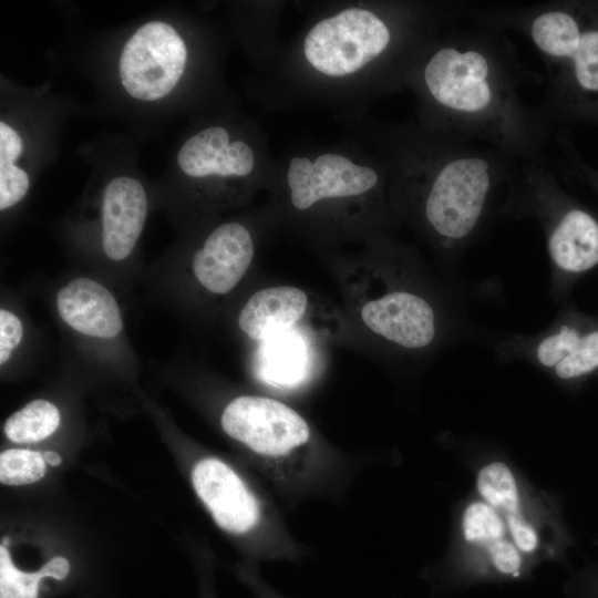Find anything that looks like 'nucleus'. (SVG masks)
<instances>
[{
    "label": "nucleus",
    "mask_w": 598,
    "mask_h": 598,
    "mask_svg": "<svg viewBox=\"0 0 598 598\" xmlns=\"http://www.w3.org/2000/svg\"><path fill=\"white\" fill-rule=\"evenodd\" d=\"M354 136L385 161L392 209L444 261H458L497 213L519 161L417 121L379 123L351 113Z\"/></svg>",
    "instance_id": "f257e3e1"
},
{
    "label": "nucleus",
    "mask_w": 598,
    "mask_h": 598,
    "mask_svg": "<svg viewBox=\"0 0 598 598\" xmlns=\"http://www.w3.org/2000/svg\"><path fill=\"white\" fill-rule=\"evenodd\" d=\"M464 6L367 1L318 13L281 59L280 93L355 113L361 103L405 87L422 53L446 23L462 19Z\"/></svg>",
    "instance_id": "f03ea898"
},
{
    "label": "nucleus",
    "mask_w": 598,
    "mask_h": 598,
    "mask_svg": "<svg viewBox=\"0 0 598 598\" xmlns=\"http://www.w3.org/2000/svg\"><path fill=\"white\" fill-rule=\"evenodd\" d=\"M538 80L503 30L472 22L441 31L412 68L405 87L416 97L421 124L493 146L519 162L547 164L550 123L520 95L523 85Z\"/></svg>",
    "instance_id": "7ed1b4c3"
},
{
    "label": "nucleus",
    "mask_w": 598,
    "mask_h": 598,
    "mask_svg": "<svg viewBox=\"0 0 598 598\" xmlns=\"http://www.w3.org/2000/svg\"><path fill=\"white\" fill-rule=\"evenodd\" d=\"M383 157L351 142L300 147L277 161L269 187L286 214L310 226L382 235L398 225L389 199Z\"/></svg>",
    "instance_id": "20e7f679"
},
{
    "label": "nucleus",
    "mask_w": 598,
    "mask_h": 598,
    "mask_svg": "<svg viewBox=\"0 0 598 598\" xmlns=\"http://www.w3.org/2000/svg\"><path fill=\"white\" fill-rule=\"evenodd\" d=\"M220 425L256 458L270 489L287 505L340 496L359 467L321 442L298 411L274 398H234Z\"/></svg>",
    "instance_id": "39448f33"
},
{
    "label": "nucleus",
    "mask_w": 598,
    "mask_h": 598,
    "mask_svg": "<svg viewBox=\"0 0 598 598\" xmlns=\"http://www.w3.org/2000/svg\"><path fill=\"white\" fill-rule=\"evenodd\" d=\"M496 215L538 223L556 302L565 303L579 279L598 267V216L566 195L547 164L519 162Z\"/></svg>",
    "instance_id": "423d86ee"
},
{
    "label": "nucleus",
    "mask_w": 598,
    "mask_h": 598,
    "mask_svg": "<svg viewBox=\"0 0 598 598\" xmlns=\"http://www.w3.org/2000/svg\"><path fill=\"white\" fill-rule=\"evenodd\" d=\"M193 487L224 532L249 540L254 556L269 561H300L307 547L290 530L276 495L258 492L224 460H198L190 474Z\"/></svg>",
    "instance_id": "0eeeda50"
},
{
    "label": "nucleus",
    "mask_w": 598,
    "mask_h": 598,
    "mask_svg": "<svg viewBox=\"0 0 598 598\" xmlns=\"http://www.w3.org/2000/svg\"><path fill=\"white\" fill-rule=\"evenodd\" d=\"M176 165L184 178L202 188L254 189L270 187L277 161L256 130L215 122L182 143Z\"/></svg>",
    "instance_id": "6e6552de"
},
{
    "label": "nucleus",
    "mask_w": 598,
    "mask_h": 598,
    "mask_svg": "<svg viewBox=\"0 0 598 598\" xmlns=\"http://www.w3.org/2000/svg\"><path fill=\"white\" fill-rule=\"evenodd\" d=\"M493 350L501 362H528L558 381H582L598 372V316L565 305L545 330L507 336Z\"/></svg>",
    "instance_id": "1a4fd4ad"
},
{
    "label": "nucleus",
    "mask_w": 598,
    "mask_h": 598,
    "mask_svg": "<svg viewBox=\"0 0 598 598\" xmlns=\"http://www.w3.org/2000/svg\"><path fill=\"white\" fill-rule=\"evenodd\" d=\"M360 317L381 340L409 352L426 351L463 328L460 308H445L408 287H392L368 300Z\"/></svg>",
    "instance_id": "9d476101"
},
{
    "label": "nucleus",
    "mask_w": 598,
    "mask_h": 598,
    "mask_svg": "<svg viewBox=\"0 0 598 598\" xmlns=\"http://www.w3.org/2000/svg\"><path fill=\"white\" fill-rule=\"evenodd\" d=\"M189 49L178 30L166 21L140 25L124 42L117 72L128 96L156 102L169 95L182 81Z\"/></svg>",
    "instance_id": "9b49d317"
},
{
    "label": "nucleus",
    "mask_w": 598,
    "mask_h": 598,
    "mask_svg": "<svg viewBox=\"0 0 598 598\" xmlns=\"http://www.w3.org/2000/svg\"><path fill=\"white\" fill-rule=\"evenodd\" d=\"M255 256L254 237L239 221L216 226L196 250L192 268L197 281L209 292L226 295L243 279Z\"/></svg>",
    "instance_id": "f8f14e48"
},
{
    "label": "nucleus",
    "mask_w": 598,
    "mask_h": 598,
    "mask_svg": "<svg viewBox=\"0 0 598 598\" xmlns=\"http://www.w3.org/2000/svg\"><path fill=\"white\" fill-rule=\"evenodd\" d=\"M102 248L114 261L127 258L134 250L147 216V196L135 177L111 178L102 194Z\"/></svg>",
    "instance_id": "ddd939ff"
},
{
    "label": "nucleus",
    "mask_w": 598,
    "mask_h": 598,
    "mask_svg": "<svg viewBox=\"0 0 598 598\" xmlns=\"http://www.w3.org/2000/svg\"><path fill=\"white\" fill-rule=\"evenodd\" d=\"M56 308L69 327L85 336L111 339L123 329L115 298L90 278H75L62 287L56 295Z\"/></svg>",
    "instance_id": "4468645a"
},
{
    "label": "nucleus",
    "mask_w": 598,
    "mask_h": 598,
    "mask_svg": "<svg viewBox=\"0 0 598 598\" xmlns=\"http://www.w3.org/2000/svg\"><path fill=\"white\" fill-rule=\"evenodd\" d=\"M308 307L307 293L293 286H275L256 291L238 315V327L251 340L264 342L295 329Z\"/></svg>",
    "instance_id": "2eb2a0df"
},
{
    "label": "nucleus",
    "mask_w": 598,
    "mask_h": 598,
    "mask_svg": "<svg viewBox=\"0 0 598 598\" xmlns=\"http://www.w3.org/2000/svg\"><path fill=\"white\" fill-rule=\"evenodd\" d=\"M296 329L261 342L258 377L277 389L298 388L308 375L307 346Z\"/></svg>",
    "instance_id": "dca6fc26"
},
{
    "label": "nucleus",
    "mask_w": 598,
    "mask_h": 598,
    "mask_svg": "<svg viewBox=\"0 0 598 598\" xmlns=\"http://www.w3.org/2000/svg\"><path fill=\"white\" fill-rule=\"evenodd\" d=\"M70 571V563L62 556L51 558L38 570H21L13 564L8 549L1 545L0 598H40L44 579L63 581Z\"/></svg>",
    "instance_id": "f3484780"
},
{
    "label": "nucleus",
    "mask_w": 598,
    "mask_h": 598,
    "mask_svg": "<svg viewBox=\"0 0 598 598\" xmlns=\"http://www.w3.org/2000/svg\"><path fill=\"white\" fill-rule=\"evenodd\" d=\"M23 138L8 121H0V209L3 212L21 202L30 188V177L19 164Z\"/></svg>",
    "instance_id": "a211bd4d"
},
{
    "label": "nucleus",
    "mask_w": 598,
    "mask_h": 598,
    "mask_svg": "<svg viewBox=\"0 0 598 598\" xmlns=\"http://www.w3.org/2000/svg\"><path fill=\"white\" fill-rule=\"evenodd\" d=\"M476 489L481 499L503 518L524 513L517 480L509 466L503 462H491L478 471Z\"/></svg>",
    "instance_id": "6ab92c4d"
},
{
    "label": "nucleus",
    "mask_w": 598,
    "mask_h": 598,
    "mask_svg": "<svg viewBox=\"0 0 598 598\" xmlns=\"http://www.w3.org/2000/svg\"><path fill=\"white\" fill-rule=\"evenodd\" d=\"M60 424V411L50 401L37 399L6 421V436L16 443H35L52 435Z\"/></svg>",
    "instance_id": "aec40b11"
},
{
    "label": "nucleus",
    "mask_w": 598,
    "mask_h": 598,
    "mask_svg": "<svg viewBox=\"0 0 598 598\" xmlns=\"http://www.w3.org/2000/svg\"><path fill=\"white\" fill-rule=\"evenodd\" d=\"M461 529L464 540L484 554L499 540L509 537L502 515L482 499L466 505Z\"/></svg>",
    "instance_id": "412c9836"
},
{
    "label": "nucleus",
    "mask_w": 598,
    "mask_h": 598,
    "mask_svg": "<svg viewBox=\"0 0 598 598\" xmlns=\"http://www.w3.org/2000/svg\"><path fill=\"white\" fill-rule=\"evenodd\" d=\"M45 461L40 452L9 448L0 454V482L19 486L34 483L43 477Z\"/></svg>",
    "instance_id": "4be33fe9"
},
{
    "label": "nucleus",
    "mask_w": 598,
    "mask_h": 598,
    "mask_svg": "<svg viewBox=\"0 0 598 598\" xmlns=\"http://www.w3.org/2000/svg\"><path fill=\"white\" fill-rule=\"evenodd\" d=\"M485 555L497 574L508 577L520 576L524 566V555L509 537L499 540Z\"/></svg>",
    "instance_id": "5701e85b"
},
{
    "label": "nucleus",
    "mask_w": 598,
    "mask_h": 598,
    "mask_svg": "<svg viewBox=\"0 0 598 598\" xmlns=\"http://www.w3.org/2000/svg\"><path fill=\"white\" fill-rule=\"evenodd\" d=\"M504 520L511 540L524 556L538 550L540 544L539 533L524 513L505 517Z\"/></svg>",
    "instance_id": "b1692460"
},
{
    "label": "nucleus",
    "mask_w": 598,
    "mask_h": 598,
    "mask_svg": "<svg viewBox=\"0 0 598 598\" xmlns=\"http://www.w3.org/2000/svg\"><path fill=\"white\" fill-rule=\"evenodd\" d=\"M23 336L20 319L7 309L0 310V363H6Z\"/></svg>",
    "instance_id": "393cba45"
},
{
    "label": "nucleus",
    "mask_w": 598,
    "mask_h": 598,
    "mask_svg": "<svg viewBox=\"0 0 598 598\" xmlns=\"http://www.w3.org/2000/svg\"><path fill=\"white\" fill-rule=\"evenodd\" d=\"M241 576L257 598H287L267 584L259 573L255 571L252 568L243 571Z\"/></svg>",
    "instance_id": "a878e982"
},
{
    "label": "nucleus",
    "mask_w": 598,
    "mask_h": 598,
    "mask_svg": "<svg viewBox=\"0 0 598 598\" xmlns=\"http://www.w3.org/2000/svg\"><path fill=\"white\" fill-rule=\"evenodd\" d=\"M42 455H43L44 461L52 466H56L61 464L62 462L60 454H58L54 451H45L42 453Z\"/></svg>",
    "instance_id": "bb28decb"
},
{
    "label": "nucleus",
    "mask_w": 598,
    "mask_h": 598,
    "mask_svg": "<svg viewBox=\"0 0 598 598\" xmlns=\"http://www.w3.org/2000/svg\"><path fill=\"white\" fill-rule=\"evenodd\" d=\"M205 594H206V595H205V597H204V598H212V597H210V595H209V594H210V591H209L208 589H207V590L205 591Z\"/></svg>",
    "instance_id": "cd10ccee"
}]
</instances>
